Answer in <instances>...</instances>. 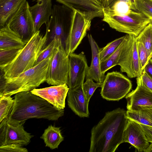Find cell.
<instances>
[{"instance_id":"cell-20","label":"cell","mask_w":152,"mask_h":152,"mask_svg":"<svg viewBox=\"0 0 152 152\" xmlns=\"http://www.w3.org/2000/svg\"><path fill=\"white\" fill-rule=\"evenodd\" d=\"M87 37L91 47L92 59L90 66L88 67L86 79L91 78L96 82L102 83L104 79L105 75L101 71L99 57L100 48L91 34H88Z\"/></svg>"},{"instance_id":"cell-27","label":"cell","mask_w":152,"mask_h":152,"mask_svg":"<svg viewBox=\"0 0 152 152\" xmlns=\"http://www.w3.org/2000/svg\"><path fill=\"white\" fill-rule=\"evenodd\" d=\"M23 48H16L0 50V69L11 63Z\"/></svg>"},{"instance_id":"cell-4","label":"cell","mask_w":152,"mask_h":152,"mask_svg":"<svg viewBox=\"0 0 152 152\" xmlns=\"http://www.w3.org/2000/svg\"><path fill=\"white\" fill-rule=\"evenodd\" d=\"M40 31L34 33L14 60L2 69L4 78L15 77L34 66L47 40Z\"/></svg>"},{"instance_id":"cell-25","label":"cell","mask_w":152,"mask_h":152,"mask_svg":"<svg viewBox=\"0 0 152 152\" xmlns=\"http://www.w3.org/2000/svg\"><path fill=\"white\" fill-rule=\"evenodd\" d=\"M133 10L127 3L115 1L110 6L104 8V14L124 16L129 14Z\"/></svg>"},{"instance_id":"cell-21","label":"cell","mask_w":152,"mask_h":152,"mask_svg":"<svg viewBox=\"0 0 152 152\" xmlns=\"http://www.w3.org/2000/svg\"><path fill=\"white\" fill-rule=\"evenodd\" d=\"M26 0H0V28L7 25Z\"/></svg>"},{"instance_id":"cell-37","label":"cell","mask_w":152,"mask_h":152,"mask_svg":"<svg viewBox=\"0 0 152 152\" xmlns=\"http://www.w3.org/2000/svg\"><path fill=\"white\" fill-rule=\"evenodd\" d=\"M143 71L152 77V58L149 60Z\"/></svg>"},{"instance_id":"cell-38","label":"cell","mask_w":152,"mask_h":152,"mask_svg":"<svg viewBox=\"0 0 152 152\" xmlns=\"http://www.w3.org/2000/svg\"><path fill=\"white\" fill-rule=\"evenodd\" d=\"M117 1H121L127 3L132 10L137 12L136 7L137 0H115L114 2Z\"/></svg>"},{"instance_id":"cell-41","label":"cell","mask_w":152,"mask_h":152,"mask_svg":"<svg viewBox=\"0 0 152 152\" xmlns=\"http://www.w3.org/2000/svg\"><path fill=\"white\" fill-rule=\"evenodd\" d=\"M37 0H32V1H37Z\"/></svg>"},{"instance_id":"cell-28","label":"cell","mask_w":152,"mask_h":152,"mask_svg":"<svg viewBox=\"0 0 152 152\" xmlns=\"http://www.w3.org/2000/svg\"><path fill=\"white\" fill-rule=\"evenodd\" d=\"M126 35L115 39L100 48L99 57L101 63L108 59L115 51L125 39Z\"/></svg>"},{"instance_id":"cell-32","label":"cell","mask_w":152,"mask_h":152,"mask_svg":"<svg viewBox=\"0 0 152 152\" xmlns=\"http://www.w3.org/2000/svg\"><path fill=\"white\" fill-rule=\"evenodd\" d=\"M136 7L137 12L152 20V0H137Z\"/></svg>"},{"instance_id":"cell-17","label":"cell","mask_w":152,"mask_h":152,"mask_svg":"<svg viewBox=\"0 0 152 152\" xmlns=\"http://www.w3.org/2000/svg\"><path fill=\"white\" fill-rule=\"evenodd\" d=\"M124 142L133 146L138 152H145L150 144L140 124L128 119L124 129Z\"/></svg>"},{"instance_id":"cell-13","label":"cell","mask_w":152,"mask_h":152,"mask_svg":"<svg viewBox=\"0 0 152 152\" xmlns=\"http://www.w3.org/2000/svg\"><path fill=\"white\" fill-rule=\"evenodd\" d=\"M136 88L126 96L128 110L152 109V91L143 83L140 76L136 77Z\"/></svg>"},{"instance_id":"cell-22","label":"cell","mask_w":152,"mask_h":152,"mask_svg":"<svg viewBox=\"0 0 152 152\" xmlns=\"http://www.w3.org/2000/svg\"><path fill=\"white\" fill-rule=\"evenodd\" d=\"M26 44L7 25L0 28V50L7 48H22Z\"/></svg>"},{"instance_id":"cell-23","label":"cell","mask_w":152,"mask_h":152,"mask_svg":"<svg viewBox=\"0 0 152 152\" xmlns=\"http://www.w3.org/2000/svg\"><path fill=\"white\" fill-rule=\"evenodd\" d=\"M45 144V146L52 149L58 148L60 143L64 140L60 128L50 125L45 130L40 137Z\"/></svg>"},{"instance_id":"cell-29","label":"cell","mask_w":152,"mask_h":152,"mask_svg":"<svg viewBox=\"0 0 152 152\" xmlns=\"http://www.w3.org/2000/svg\"><path fill=\"white\" fill-rule=\"evenodd\" d=\"M14 103V99L11 96L3 95L0 96V122L7 119Z\"/></svg>"},{"instance_id":"cell-12","label":"cell","mask_w":152,"mask_h":152,"mask_svg":"<svg viewBox=\"0 0 152 152\" xmlns=\"http://www.w3.org/2000/svg\"><path fill=\"white\" fill-rule=\"evenodd\" d=\"M25 122L13 125L6 119L0 122V145L12 143L20 144L23 146L28 145L33 136L24 129Z\"/></svg>"},{"instance_id":"cell-18","label":"cell","mask_w":152,"mask_h":152,"mask_svg":"<svg viewBox=\"0 0 152 152\" xmlns=\"http://www.w3.org/2000/svg\"><path fill=\"white\" fill-rule=\"evenodd\" d=\"M83 84L69 89L68 93L67 102L69 107L80 117H88L89 102L84 93Z\"/></svg>"},{"instance_id":"cell-7","label":"cell","mask_w":152,"mask_h":152,"mask_svg":"<svg viewBox=\"0 0 152 152\" xmlns=\"http://www.w3.org/2000/svg\"><path fill=\"white\" fill-rule=\"evenodd\" d=\"M135 37L127 34L123 48L118 52L114 58L116 65L120 66L121 71L126 73L130 78L140 76L143 72L139 60Z\"/></svg>"},{"instance_id":"cell-10","label":"cell","mask_w":152,"mask_h":152,"mask_svg":"<svg viewBox=\"0 0 152 152\" xmlns=\"http://www.w3.org/2000/svg\"><path fill=\"white\" fill-rule=\"evenodd\" d=\"M26 1L11 18L7 25L26 44L33 34L34 22Z\"/></svg>"},{"instance_id":"cell-26","label":"cell","mask_w":152,"mask_h":152,"mask_svg":"<svg viewBox=\"0 0 152 152\" xmlns=\"http://www.w3.org/2000/svg\"><path fill=\"white\" fill-rule=\"evenodd\" d=\"M136 37L137 42H141L144 45L150 59L152 58V22L147 25Z\"/></svg>"},{"instance_id":"cell-9","label":"cell","mask_w":152,"mask_h":152,"mask_svg":"<svg viewBox=\"0 0 152 152\" xmlns=\"http://www.w3.org/2000/svg\"><path fill=\"white\" fill-rule=\"evenodd\" d=\"M131 81L122 73L113 71L107 73L102 83L101 95L108 101H119L129 93L132 88Z\"/></svg>"},{"instance_id":"cell-8","label":"cell","mask_w":152,"mask_h":152,"mask_svg":"<svg viewBox=\"0 0 152 152\" xmlns=\"http://www.w3.org/2000/svg\"><path fill=\"white\" fill-rule=\"evenodd\" d=\"M69 55L62 42L59 40L50 61L46 82L53 86L67 84L69 71Z\"/></svg>"},{"instance_id":"cell-19","label":"cell","mask_w":152,"mask_h":152,"mask_svg":"<svg viewBox=\"0 0 152 152\" xmlns=\"http://www.w3.org/2000/svg\"><path fill=\"white\" fill-rule=\"evenodd\" d=\"M29 10L34 22V34L39 31L42 26L50 20L53 11L52 0H37Z\"/></svg>"},{"instance_id":"cell-24","label":"cell","mask_w":152,"mask_h":152,"mask_svg":"<svg viewBox=\"0 0 152 152\" xmlns=\"http://www.w3.org/2000/svg\"><path fill=\"white\" fill-rule=\"evenodd\" d=\"M127 117L140 124L152 126V109L128 110Z\"/></svg>"},{"instance_id":"cell-39","label":"cell","mask_w":152,"mask_h":152,"mask_svg":"<svg viewBox=\"0 0 152 152\" xmlns=\"http://www.w3.org/2000/svg\"><path fill=\"white\" fill-rule=\"evenodd\" d=\"M115 0H101L104 8L111 6Z\"/></svg>"},{"instance_id":"cell-3","label":"cell","mask_w":152,"mask_h":152,"mask_svg":"<svg viewBox=\"0 0 152 152\" xmlns=\"http://www.w3.org/2000/svg\"><path fill=\"white\" fill-rule=\"evenodd\" d=\"M52 56L15 77L4 78L1 72L0 96L29 91L46 81Z\"/></svg>"},{"instance_id":"cell-6","label":"cell","mask_w":152,"mask_h":152,"mask_svg":"<svg viewBox=\"0 0 152 152\" xmlns=\"http://www.w3.org/2000/svg\"><path fill=\"white\" fill-rule=\"evenodd\" d=\"M102 20L117 31L137 37L152 20L142 13L132 10L124 16L104 14Z\"/></svg>"},{"instance_id":"cell-31","label":"cell","mask_w":152,"mask_h":152,"mask_svg":"<svg viewBox=\"0 0 152 152\" xmlns=\"http://www.w3.org/2000/svg\"><path fill=\"white\" fill-rule=\"evenodd\" d=\"M102 83H95L91 78L86 79V81L83 84V88L84 93L88 101L90 99L95 90L98 87H101Z\"/></svg>"},{"instance_id":"cell-5","label":"cell","mask_w":152,"mask_h":152,"mask_svg":"<svg viewBox=\"0 0 152 152\" xmlns=\"http://www.w3.org/2000/svg\"><path fill=\"white\" fill-rule=\"evenodd\" d=\"M73 13V10L63 4L53 6L49 21L46 25L45 34L47 38L42 49L53 40L57 39L61 41L66 50V42Z\"/></svg>"},{"instance_id":"cell-14","label":"cell","mask_w":152,"mask_h":152,"mask_svg":"<svg viewBox=\"0 0 152 152\" xmlns=\"http://www.w3.org/2000/svg\"><path fill=\"white\" fill-rule=\"evenodd\" d=\"M69 71L67 84L69 89L83 84L88 66L86 56L82 52L69 55Z\"/></svg>"},{"instance_id":"cell-1","label":"cell","mask_w":152,"mask_h":152,"mask_svg":"<svg viewBox=\"0 0 152 152\" xmlns=\"http://www.w3.org/2000/svg\"><path fill=\"white\" fill-rule=\"evenodd\" d=\"M126 112L118 108L106 113L91 129L89 152H114L124 142V132L128 120Z\"/></svg>"},{"instance_id":"cell-16","label":"cell","mask_w":152,"mask_h":152,"mask_svg":"<svg viewBox=\"0 0 152 152\" xmlns=\"http://www.w3.org/2000/svg\"><path fill=\"white\" fill-rule=\"evenodd\" d=\"M69 89L67 84L64 83L42 88H34L30 91L61 110L65 107V99Z\"/></svg>"},{"instance_id":"cell-33","label":"cell","mask_w":152,"mask_h":152,"mask_svg":"<svg viewBox=\"0 0 152 152\" xmlns=\"http://www.w3.org/2000/svg\"><path fill=\"white\" fill-rule=\"evenodd\" d=\"M137 49L138 57L142 69L143 70L150 59L148 53L143 44L137 42Z\"/></svg>"},{"instance_id":"cell-34","label":"cell","mask_w":152,"mask_h":152,"mask_svg":"<svg viewBox=\"0 0 152 152\" xmlns=\"http://www.w3.org/2000/svg\"><path fill=\"white\" fill-rule=\"evenodd\" d=\"M20 144L12 143L0 146V152H28L27 149Z\"/></svg>"},{"instance_id":"cell-40","label":"cell","mask_w":152,"mask_h":152,"mask_svg":"<svg viewBox=\"0 0 152 152\" xmlns=\"http://www.w3.org/2000/svg\"><path fill=\"white\" fill-rule=\"evenodd\" d=\"M145 152H152V143L150 144L149 147L147 149Z\"/></svg>"},{"instance_id":"cell-15","label":"cell","mask_w":152,"mask_h":152,"mask_svg":"<svg viewBox=\"0 0 152 152\" xmlns=\"http://www.w3.org/2000/svg\"><path fill=\"white\" fill-rule=\"evenodd\" d=\"M73 11H76L92 20L103 17L104 7L101 0H56Z\"/></svg>"},{"instance_id":"cell-36","label":"cell","mask_w":152,"mask_h":152,"mask_svg":"<svg viewBox=\"0 0 152 152\" xmlns=\"http://www.w3.org/2000/svg\"><path fill=\"white\" fill-rule=\"evenodd\" d=\"M140 124L148 141L152 143V126Z\"/></svg>"},{"instance_id":"cell-35","label":"cell","mask_w":152,"mask_h":152,"mask_svg":"<svg viewBox=\"0 0 152 152\" xmlns=\"http://www.w3.org/2000/svg\"><path fill=\"white\" fill-rule=\"evenodd\" d=\"M141 79L145 85L152 91V77L143 71L140 76Z\"/></svg>"},{"instance_id":"cell-11","label":"cell","mask_w":152,"mask_h":152,"mask_svg":"<svg viewBox=\"0 0 152 152\" xmlns=\"http://www.w3.org/2000/svg\"><path fill=\"white\" fill-rule=\"evenodd\" d=\"M91 20L84 15L73 11L71 24L66 42L67 54L73 53L81 43L90 28Z\"/></svg>"},{"instance_id":"cell-2","label":"cell","mask_w":152,"mask_h":152,"mask_svg":"<svg viewBox=\"0 0 152 152\" xmlns=\"http://www.w3.org/2000/svg\"><path fill=\"white\" fill-rule=\"evenodd\" d=\"M14 97L13 106L7 119L12 125H16L32 118L57 121L64 115V109H57L30 91L17 93Z\"/></svg>"},{"instance_id":"cell-30","label":"cell","mask_w":152,"mask_h":152,"mask_svg":"<svg viewBox=\"0 0 152 152\" xmlns=\"http://www.w3.org/2000/svg\"><path fill=\"white\" fill-rule=\"evenodd\" d=\"M58 42L59 39H54L42 49L39 53L34 66L52 56L54 51L58 46Z\"/></svg>"}]
</instances>
